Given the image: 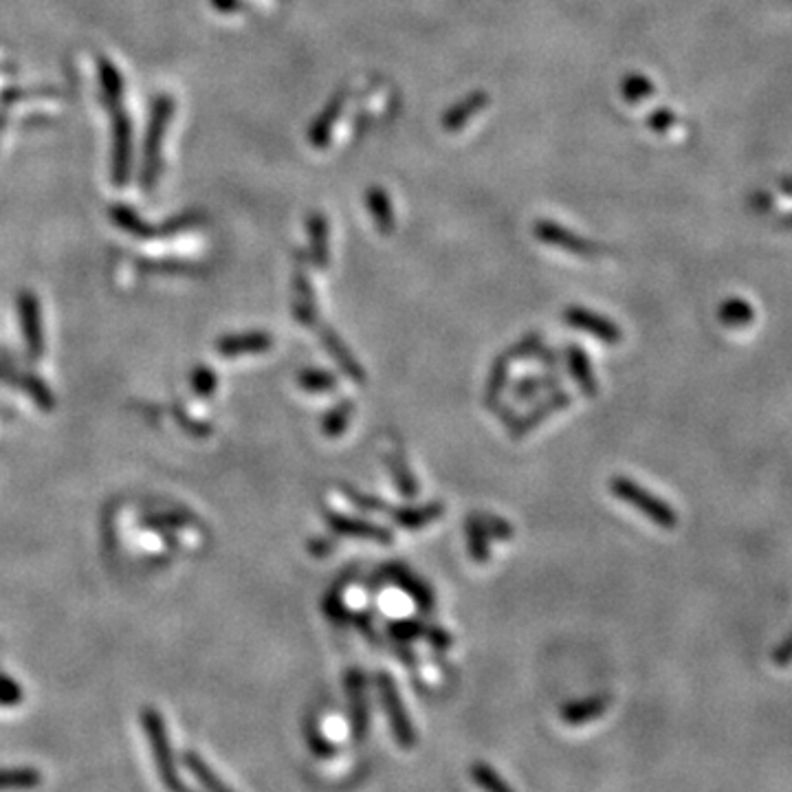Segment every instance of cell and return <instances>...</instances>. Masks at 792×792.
<instances>
[{
    "instance_id": "cell-1",
    "label": "cell",
    "mask_w": 792,
    "mask_h": 792,
    "mask_svg": "<svg viewBox=\"0 0 792 792\" xmlns=\"http://www.w3.org/2000/svg\"><path fill=\"white\" fill-rule=\"evenodd\" d=\"M609 491H612L614 498H618L621 502L629 504L632 509H636L640 515H645L647 520H652L660 529H674L676 527L674 509L669 504H665L660 498H656L654 493H649L638 482H634V480H629L625 476H614L609 480Z\"/></svg>"
},
{
    "instance_id": "cell-2",
    "label": "cell",
    "mask_w": 792,
    "mask_h": 792,
    "mask_svg": "<svg viewBox=\"0 0 792 792\" xmlns=\"http://www.w3.org/2000/svg\"><path fill=\"white\" fill-rule=\"evenodd\" d=\"M144 722H146V731H148V738H150V744H153V753H155L159 775H161L164 784L170 791H175L181 782H179V778L175 773V760H173V753H170V742H168L164 720H161V716L157 711L148 709L144 713Z\"/></svg>"
},
{
    "instance_id": "cell-3",
    "label": "cell",
    "mask_w": 792,
    "mask_h": 792,
    "mask_svg": "<svg viewBox=\"0 0 792 792\" xmlns=\"http://www.w3.org/2000/svg\"><path fill=\"white\" fill-rule=\"evenodd\" d=\"M175 113V104L170 97H159L155 102V113H153V122H150V131H148V144H146V188L153 186V181L157 179V170H159V157H161V144H164V135L168 128V122Z\"/></svg>"
},
{
    "instance_id": "cell-4",
    "label": "cell",
    "mask_w": 792,
    "mask_h": 792,
    "mask_svg": "<svg viewBox=\"0 0 792 792\" xmlns=\"http://www.w3.org/2000/svg\"><path fill=\"white\" fill-rule=\"evenodd\" d=\"M573 403V395L566 393V390H557L549 398H544L540 405H535L533 409H529L527 414L518 416V418H511L509 420V436L513 440H520L524 438L527 434L535 431L544 420H549L551 416H555L557 411H564L569 405Z\"/></svg>"
},
{
    "instance_id": "cell-5",
    "label": "cell",
    "mask_w": 792,
    "mask_h": 792,
    "mask_svg": "<svg viewBox=\"0 0 792 792\" xmlns=\"http://www.w3.org/2000/svg\"><path fill=\"white\" fill-rule=\"evenodd\" d=\"M564 320L569 326L577 329V331H584L588 333L594 340L607 344V346H616L623 342V333L621 329L609 322L605 315H598L594 311L588 309H582V306H571L566 313H564Z\"/></svg>"
},
{
    "instance_id": "cell-6",
    "label": "cell",
    "mask_w": 792,
    "mask_h": 792,
    "mask_svg": "<svg viewBox=\"0 0 792 792\" xmlns=\"http://www.w3.org/2000/svg\"><path fill=\"white\" fill-rule=\"evenodd\" d=\"M326 524L331 527L333 533L344 535V538H355V540H368V542H377V544H390L395 540L393 531L366 522L362 518H351V515H342L337 511H326L324 513Z\"/></svg>"
},
{
    "instance_id": "cell-7",
    "label": "cell",
    "mask_w": 792,
    "mask_h": 792,
    "mask_svg": "<svg viewBox=\"0 0 792 792\" xmlns=\"http://www.w3.org/2000/svg\"><path fill=\"white\" fill-rule=\"evenodd\" d=\"M320 340L326 348V353L331 355V359L337 364V368L355 384H366V371L364 366L357 362V357L351 353V348L346 346V342L340 337L337 331L322 326L320 329Z\"/></svg>"
},
{
    "instance_id": "cell-8",
    "label": "cell",
    "mask_w": 792,
    "mask_h": 792,
    "mask_svg": "<svg viewBox=\"0 0 792 792\" xmlns=\"http://www.w3.org/2000/svg\"><path fill=\"white\" fill-rule=\"evenodd\" d=\"M379 691H382V700L384 707L393 720V731H395L396 740L400 742V747H411L414 744V731L409 725V718L400 705L398 691H396L395 682L390 676L379 674Z\"/></svg>"
},
{
    "instance_id": "cell-9",
    "label": "cell",
    "mask_w": 792,
    "mask_h": 792,
    "mask_svg": "<svg viewBox=\"0 0 792 792\" xmlns=\"http://www.w3.org/2000/svg\"><path fill=\"white\" fill-rule=\"evenodd\" d=\"M388 515L393 518L396 527L405 529V531H420L434 522H438L445 515V504L440 502H429L423 507H393L388 511Z\"/></svg>"
},
{
    "instance_id": "cell-10",
    "label": "cell",
    "mask_w": 792,
    "mask_h": 792,
    "mask_svg": "<svg viewBox=\"0 0 792 792\" xmlns=\"http://www.w3.org/2000/svg\"><path fill=\"white\" fill-rule=\"evenodd\" d=\"M566 362H569V371L573 375V379L577 382L582 395L586 398H596L598 396V382L594 377L593 364L586 355V351L577 344H571L566 348Z\"/></svg>"
},
{
    "instance_id": "cell-11",
    "label": "cell",
    "mask_w": 792,
    "mask_h": 792,
    "mask_svg": "<svg viewBox=\"0 0 792 792\" xmlns=\"http://www.w3.org/2000/svg\"><path fill=\"white\" fill-rule=\"evenodd\" d=\"M465 538H467V551L469 557L476 564H487L491 560V546H489V533L480 520V513H471L465 522Z\"/></svg>"
},
{
    "instance_id": "cell-12",
    "label": "cell",
    "mask_w": 792,
    "mask_h": 792,
    "mask_svg": "<svg viewBox=\"0 0 792 792\" xmlns=\"http://www.w3.org/2000/svg\"><path fill=\"white\" fill-rule=\"evenodd\" d=\"M515 364V359L509 355V351H504L491 366V373H489V382H487V395H484V403L489 409H496L500 405V398L504 395L507 386H509V373H511V366Z\"/></svg>"
},
{
    "instance_id": "cell-13",
    "label": "cell",
    "mask_w": 792,
    "mask_h": 792,
    "mask_svg": "<svg viewBox=\"0 0 792 792\" xmlns=\"http://www.w3.org/2000/svg\"><path fill=\"white\" fill-rule=\"evenodd\" d=\"M357 411V403L353 398H344L340 400L333 409H329L322 418V431L329 438H340L342 434H346V429L351 427V420Z\"/></svg>"
},
{
    "instance_id": "cell-14",
    "label": "cell",
    "mask_w": 792,
    "mask_h": 792,
    "mask_svg": "<svg viewBox=\"0 0 792 792\" xmlns=\"http://www.w3.org/2000/svg\"><path fill=\"white\" fill-rule=\"evenodd\" d=\"M388 575L393 577V582H395L400 591H405V593L409 594V596L416 601V605H418L420 609H431V607H434V594H431V591H429L416 575H411L409 571H403V569H398V566H393V569L388 571Z\"/></svg>"
},
{
    "instance_id": "cell-15",
    "label": "cell",
    "mask_w": 792,
    "mask_h": 792,
    "mask_svg": "<svg viewBox=\"0 0 792 792\" xmlns=\"http://www.w3.org/2000/svg\"><path fill=\"white\" fill-rule=\"evenodd\" d=\"M295 320L302 324V326H317V302H315V295H313V289L306 280L304 273L298 275L295 280Z\"/></svg>"
},
{
    "instance_id": "cell-16",
    "label": "cell",
    "mask_w": 792,
    "mask_h": 792,
    "mask_svg": "<svg viewBox=\"0 0 792 792\" xmlns=\"http://www.w3.org/2000/svg\"><path fill=\"white\" fill-rule=\"evenodd\" d=\"M273 340L267 333H249V335H240V337H227L225 342H220V353L222 355H251V353H262L267 348H271Z\"/></svg>"
},
{
    "instance_id": "cell-17",
    "label": "cell",
    "mask_w": 792,
    "mask_h": 792,
    "mask_svg": "<svg viewBox=\"0 0 792 792\" xmlns=\"http://www.w3.org/2000/svg\"><path fill=\"white\" fill-rule=\"evenodd\" d=\"M386 465L393 473V480H395L396 489L400 491V496L405 498H416L418 496V482L411 473V469L407 467V460L400 451H390L386 456Z\"/></svg>"
},
{
    "instance_id": "cell-18",
    "label": "cell",
    "mask_w": 792,
    "mask_h": 792,
    "mask_svg": "<svg viewBox=\"0 0 792 792\" xmlns=\"http://www.w3.org/2000/svg\"><path fill=\"white\" fill-rule=\"evenodd\" d=\"M298 384L302 390L311 393V395H326L337 390V377L333 373L326 371H317V368H306L298 375Z\"/></svg>"
},
{
    "instance_id": "cell-19",
    "label": "cell",
    "mask_w": 792,
    "mask_h": 792,
    "mask_svg": "<svg viewBox=\"0 0 792 792\" xmlns=\"http://www.w3.org/2000/svg\"><path fill=\"white\" fill-rule=\"evenodd\" d=\"M560 384H562V377L555 375V373L542 375V377H527L513 388V398L515 400H531V398H535V396H540L546 390L560 388Z\"/></svg>"
},
{
    "instance_id": "cell-20",
    "label": "cell",
    "mask_w": 792,
    "mask_h": 792,
    "mask_svg": "<svg viewBox=\"0 0 792 792\" xmlns=\"http://www.w3.org/2000/svg\"><path fill=\"white\" fill-rule=\"evenodd\" d=\"M605 709H607V698H591V700L573 702L571 707H566L564 718L571 725H582V722H588L596 716H601Z\"/></svg>"
},
{
    "instance_id": "cell-21",
    "label": "cell",
    "mask_w": 792,
    "mask_h": 792,
    "mask_svg": "<svg viewBox=\"0 0 792 792\" xmlns=\"http://www.w3.org/2000/svg\"><path fill=\"white\" fill-rule=\"evenodd\" d=\"M342 493L348 502H353L359 511H366V513H388L393 507L388 502H384L382 498L377 496H371V493H364L359 491L357 487H351V484H342Z\"/></svg>"
},
{
    "instance_id": "cell-22",
    "label": "cell",
    "mask_w": 792,
    "mask_h": 792,
    "mask_svg": "<svg viewBox=\"0 0 792 792\" xmlns=\"http://www.w3.org/2000/svg\"><path fill=\"white\" fill-rule=\"evenodd\" d=\"M348 691L353 698L355 725H357V731L362 733L366 727V700H364V676L357 669H353L348 676Z\"/></svg>"
},
{
    "instance_id": "cell-23",
    "label": "cell",
    "mask_w": 792,
    "mask_h": 792,
    "mask_svg": "<svg viewBox=\"0 0 792 792\" xmlns=\"http://www.w3.org/2000/svg\"><path fill=\"white\" fill-rule=\"evenodd\" d=\"M186 767L197 775L198 782L202 784V789H207L209 792H231L218 778L213 771H209V767L195 755V753H188L186 755Z\"/></svg>"
},
{
    "instance_id": "cell-24",
    "label": "cell",
    "mask_w": 792,
    "mask_h": 792,
    "mask_svg": "<svg viewBox=\"0 0 792 792\" xmlns=\"http://www.w3.org/2000/svg\"><path fill=\"white\" fill-rule=\"evenodd\" d=\"M540 236L553 244H560L562 249H569L573 253H580V256H594L596 253V247L586 242V240H580V238H573V236H566L564 231H555V229H549V231H540Z\"/></svg>"
},
{
    "instance_id": "cell-25",
    "label": "cell",
    "mask_w": 792,
    "mask_h": 792,
    "mask_svg": "<svg viewBox=\"0 0 792 792\" xmlns=\"http://www.w3.org/2000/svg\"><path fill=\"white\" fill-rule=\"evenodd\" d=\"M40 784V773L35 771H0V791L33 789Z\"/></svg>"
},
{
    "instance_id": "cell-26",
    "label": "cell",
    "mask_w": 792,
    "mask_h": 792,
    "mask_svg": "<svg viewBox=\"0 0 792 792\" xmlns=\"http://www.w3.org/2000/svg\"><path fill=\"white\" fill-rule=\"evenodd\" d=\"M480 520H482L489 538H493L496 542H509V540L515 538L513 524L507 522L504 518H500L496 513H480Z\"/></svg>"
},
{
    "instance_id": "cell-27",
    "label": "cell",
    "mask_w": 792,
    "mask_h": 792,
    "mask_svg": "<svg viewBox=\"0 0 792 792\" xmlns=\"http://www.w3.org/2000/svg\"><path fill=\"white\" fill-rule=\"evenodd\" d=\"M335 549H337V542L326 540V538H317V540H313L311 546H309V551H311L315 557H326V555L335 553Z\"/></svg>"
},
{
    "instance_id": "cell-28",
    "label": "cell",
    "mask_w": 792,
    "mask_h": 792,
    "mask_svg": "<svg viewBox=\"0 0 792 792\" xmlns=\"http://www.w3.org/2000/svg\"><path fill=\"white\" fill-rule=\"evenodd\" d=\"M535 359H538V362H542L544 366H549L551 371L560 364V357H557V355H553V351H540V353L535 355Z\"/></svg>"
},
{
    "instance_id": "cell-29",
    "label": "cell",
    "mask_w": 792,
    "mask_h": 792,
    "mask_svg": "<svg viewBox=\"0 0 792 792\" xmlns=\"http://www.w3.org/2000/svg\"><path fill=\"white\" fill-rule=\"evenodd\" d=\"M173 792H192V791H188V789H186V786H184V784H179V786H177V789H175V791H173Z\"/></svg>"
}]
</instances>
